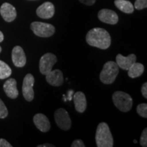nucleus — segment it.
<instances>
[{
	"instance_id": "f257e3e1",
	"label": "nucleus",
	"mask_w": 147,
	"mask_h": 147,
	"mask_svg": "<svg viewBox=\"0 0 147 147\" xmlns=\"http://www.w3.org/2000/svg\"><path fill=\"white\" fill-rule=\"evenodd\" d=\"M88 45L98 49L106 50L111 45V38L107 31L103 28H93L89 31L86 36Z\"/></svg>"
},
{
	"instance_id": "f03ea898",
	"label": "nucleus",
	"mask_w": 147,
	"mask_h": 147,
	"mask_svg": "<svg viewBox=\"0 0 147 147\" xmlns=\"http://www.w3.org/2000/svg\"><path fill=\"white\" fill-rule=\"evenodd\" d=\"M95 141L98 147H113V138L109 127L106 123H100L95 134Z\"/></svg>"
},
{
	"instance_id": "7ed1b4c3",
	"label": "nucleus",
	"mask_w": 147,
	"mask_h": 147,
	"mask_svg": "<svg viewBox=\"0 0 147 147\" xmlns=\"http://www.w3.org/2000/svg\"><path fill=\"white\" fill-rule=\"evenodd\" d=\"M119 72V67L116 62L108 61L104 64L100 74V79L102 83L110 84L113 83Z\"/></svg>"
},
{
	"instance_id": "20e7f679",
	"label": "nucleus",
	"mask_w": 147,
	"mask_h": 147,
	"mask_svg": "<svg viewBox=\"0 0 147 147\" xmlns=\"http://www.w3.org/2000/svg\"><path fill=\"white\" fill-rule=\"evenodd\" d=\"M113 100L116 107L123 113L129 111L133 106V100L131 97L123 91L115 92L113 95Z\"/></svg>"
},
{
	"instance_id": "39448f33",
	"label": "nucleus",
	"mask_w": 147,
	"mask_h": 147,
	"mask_svg": "<svg viewBox=\"0 0 147 147\" xmlns=\"http://www.w3.org/2000/svg\"><path fill=\"white\" fill-rule=\"evenodd\" d=\"M31 29L36 36L41 38H49L55 32V28L53 25L42 22H33L31 24Z\"/></svg>"
},
{
	"instance_id": "423d86ee",
	"label": "nucleus",
	"mask_w": 147,
	"mask_h": 147,
	"mask_svg": "<svg viewBox=\"0 0 147 147\" xmlns=\"http://www.w3.org/2000/svg\"><path fill=\"white\" fill-rule=\"evenodd\" d=\"M55 120L59 127L63 131H67L71 128V121L69 114L63 108H59L55 112Z\"/></svg>"
},
{
	"instance_id": "0eeeda50",
	"label": "nucleus",
	"mask_w": 147,
	"mask_h": 147,
	"mask_svg": "<svg viewBox=\"0 0 147 147\" xmlns=\"http://www.w3.org/2000/svg\"><path fill=\"white\" fill-rule=\"evenodd\" d=\"M57 61L56 55L51 53H46L40 58L39 68L42 74L47 75L49 71L52 70L53 65Z\"/></svg>"
},
{
	"instance_id": "6e6552de",
	"label": "nucleus",
	"mask_w": 147,
	"mask_h": 147,
	"mask_svg": "<svg viewBox=\"0 0 147 147\" xmlns=\"http://www.w3.org/2000/svg\"><path fill=\"white\" fill-rule=\"evenodd\" d=\"M34 82V77L31 74H27L23 79L22 91L24 98L28 102H31L34 98V91L33 89Z\"/></svg>"
},
{
	"instance_id": "1a4fd4ad",
	"label": "nucleus",
	"mask_w": 147,
	"mask_h": 147,
	"mask_svg": "<svg viewBox=\"0 0 147 147\" xmlns=\"http://www.w3.org/2000/svg\"><path fill=\"white\" fill-rule=\"evenodd\" d=\"M98 18L103 23L115 25L118 23L119 16L115 11L109 9H102L98 12Z\"/></svg>"
},
{
	"instance_id": "9d476101",
	"label": "nucleus",
	"mask_w": 147,
	"mask_h": 147,
	"mask_svg": "<svg viewBox=\"0 0 147 147\" xmlns=\"http://www.w3.org/2000/svg\"><path fill=\"white\" fill-rule=\"evenodd\" d=\"M55 9L54 5L51 2L47 1L40 5L36 10L37 15L44 19H49L54 16Z\"/></svg>"
},
{
	"instance_id": "9b49d317",
	"label": "nucleus",
	"mask_w": 147,
	"mask_h": 147,
	"mask_svg": "<svg viewBox=\"0 0 147 147\" xmlns=\"http://www.w3.org/2000/svg\"><path fill=\"white\" fill-rule=\"evenodd\" d=\"M12 59L16 67H23L26 64V56L23 49L19 46L14 47L12 51Z\"/></svg>"
},
{
	"instance_id": "f8f14e48",
	"label": "nucleus",
	"mask_w": 147,
	"mask_h": 147,
	"mask_svg": "<svg viewBox=\"0 0 147 147\" xmlns=\"http://www.w3.org/2000/svg\"><path fill=\"white\" fill-rule=\"evenodd\" d=\"M45 76L48 83L54 87H59L63 83V73L60 69L51 70Z\"/></svg>"
},
{
	"instance_id": "ddd939ff",
	"label": "nucleus",
	"mask_w": 147,
	"mask_h": 147,
	"mask_svg": "<svg viewBox=\"0 0 147 147\" xmlns=\"http://www.w3.org/2000/svg\"><path fill=\"white\" fill-rule=\"evenodd\" d=\"M0 14L6 22L13 21L16 17V10L12 5L9 3H3L0 8Z\"/></svg>"
},
{
	"instance_id": "4468645a",
	"label": "nucleus",
	"mask_w": 147,
	"mask_h": 147,
	"mask_svg": "<svg viewBox=\"0 0 147 147\" xmlns=\"http://www.w3.org/2000/svg\"><path fill=\"white\" fill-rule=\"evenodd\" d=\"M116 61L119 67L124 70H128L132 64L136 62V56L134 54H130L127 57H124L119 54L116 57Z\"/></svg>"
},
{
	"instance_id": "2eb2a0df",
	"label": "nucleus",
	"mask_w": 147,
	"mask_h": 147,
	"mask_svg": "<svg viewBox=\"0 0 147 147\" xmlns=\"http://www.w3.org/2000/svg\"><path fill=\"white\" fill-rule=\"evenodd\" d=\"M34 123L36 127L42 132H47L51 129V123L47 116L38 113L34 116Z\"/></svg>"
},
{
	"instance_id": "dca6fc26",
	"label": "nucleus",
	"mask_w": 147,
	"mask_h": 147,
	"mask_svg": "<svg viewBox=\"0 0 147 147\" xmlns=\"http://www.w3.org/2000/svg\"><path fill=\"white\" fill-rule=\"evenodd\" d=\"M3 90L8 97L11 99H16L18 95V91L16 87L15 79L10 78L7 80L3 84Z\"/></svg>"
},
{
	"instance_id": "f3484780",
	"label": "nucleus",
	"mask_w": 147,
	"mask_h": 147,
	"mask_svg": "<svg viewBox=\"0 0 147 147\" xmlns=\"http://www.w3.org/2000/svg\"><path fill=\"white\" fill-rule=\"evenodd\" d=\"M74 102L76 111L82 113L87 108V100L85 95L82 92L78 91L74 95Z\"/></svg>"
},
{
	"instance_id": "a211bd4d",
	"label": "nucleus",
	"mask_w": 147,
	"mask_h": 147,
	"mask_svg": "<svg viewBox=\"0 0 147 147\" xmlns=\"http://www.w3.org/2000/svg\"><path fill=\"white\" fill-rule=\"evenodd\" d=\"M115 4L119 10L126 14H131L134 11V5L127 0H115Z\"/></svg>"
},
{
	"instance_id": "6ab92c4d",
	"label": "nucleus",
	"mask_w": 147,
	"mask_h": 147,
	"mask_svg": "<svg viewBox=\"0 0 147 147\" xmlns=\"http://www.w3.org/2000/svg\"><path fill=\"white\" fill-rule=\"evenodd\" d=\"M128 76L131 78L140 76L144 73V66L142 63L135 62L128 69Z\"/></svg>"
},
{
	"instance_id": "aec40b11",
	"label": "nucleus",
	"mask_w": 147,
	"mask_h": 147,
	"mask_svg": "<svg viewBox=\"0 0 147 147\" xmlns=\"http://www.w3.org/2000/svg\"><path fill=\"white\" fill-rule=\"evenodd\" d=\"M12 74V69L8 65H7L3 61L0 60V79H5L8 78Z\"/></svg>"
},
{
	"instance_id": "412c9836",
	"label": "nucleus",
	"mask_w": 147,
	"mask_h": 147,
	"mask_svg": "<svg viewBox=\"0 0 147 147\" xmlns=\"http://www.w3.org/2000/svg\"><path fill=\"white\" fill-rule=\"evenodd\" d=\"M137 113L140 116L146 119L147 118V104L145 103L140 104L137 106Z\"/></svg>"
},
{
	"instance_id": "4be33fe9",
	"label": "nucleus",
	"mask_w": 147,
	"mask_h": 147,
	"mask_svg": "<svg viewBox=\"0 0 147 147\" xmlns=\"http://www.w3.org/2000/svg\"><path fill=\"white\" fill-rule=\"evenodd\" d=\"M8 115V109L3 101L0 99V119H5V117H7Z\"/></svg>"
},
{
	"instance_id": "5701e85b",
	"label": "nucleus",
	"mask_w": 147,
	"mask_h": 147,
	"mask_svg": "<svg viewBox=\"0 0 147 147\" xmlns=\"http://www.w3.org/2000/svg\"><path fill=\"white\" fill-rule=\"evenodd\" d=\"M134 7L137 10H142L147 7V0H136L134 3Z\"/></svg>"
},
{
	"instance_id": "b1692460",
	"label": "nucleus",
	"mask_w": 147,
	"mask_h": 147,
	"mask_svg": "<svg viewBox=\"0 0 147 147\" xmlns=\"http://www.w3.org/2000/svg\"><path fill=\"white\" fill-rule=\"evenodd\" d=\"M140 145L143 147H146L147 146V129L145 128L143 130L140 136Z\"/></svg>"
},
{
	"instance_id": "393cba45",
	"label": "nucleus",
	"mask_w": 147,
	"mask_h": 147,
	"mask_svg": "<svg viewBox=\"0 0 147 147\" xmlns=\"http://www.w3.org/2000/svg\"><path fill=\"white\" fill-rule=\"evenodd\" d=\"M71 147H84L85 145H84V142H82V140L80 139L75 140L74 141L72 142V144H71Z\"/></svg>"
},
{
	"instance_id": "a878e982",
	"label": "nucleus",
	"mask_w": 147,
	"mask_h": 147,
	"mask_svg": "<svg viewBox=\"0 0 147 147\" xmlns=\"http://www.w3.org/2000/svg\"><path fill=\"white\" fill-rule=\"evenodd\" d=\"M141 92H142V94L143 97H144L145 99L147 98V83L145 82L142 84V88H141Z\"/></svg>"
},
{
	"instance_id": "bb28decb",
	"label": "nucleus",
	"mask_w": 147,
	"mask_h": 147,
	"mask_svg": "<svg viewBox=\"0 0 147 147\" xmlns=\"http://www.w3.org/2000/svg\"><path fill=\"white\" fill-rule=\"evenodd\" d=\"M12 146L5 139H0V147H12Z\"/></svg>"
},
{
	"instance_id": "cd10ccee",
	"label": "nucleus",
	"mask_w": 147,
	"mask_h": 147,
	"mask_svg": "<svg viewBox=\"0 0 147 147\" xmlns=\"http://www.w3.org/2000/svg\"><path fill=\"white\" fill-rule=\"evenodd\" d=\"M82 3L87 5H92L95 3L96 0H79Z\"/></svg>"
},
{
	"instance_id": "c85d7f7f",
	"label": "nucleus",
	"mask_w": 147,
	"mask_h": 147,
	"mask_svg": "<svg viewBox=\"0 0 147 147\" xmlns=\"http://www.w3.org/2000/svg\"><path fill=\"white\" fill-rule=\"evenodd\" d=\"M54 147V145L51 144H41V145H38V147Z\"/></svg>"
},
{
	"instance_id": "c756f323",
	"label": "nucleus",
	"mask_w": 147,
	"mask_h": 147,
	"mask_svg": "<svg viewBox=\"0 0 147 147\" xmlns=\"http://www.w3.org/2000/svg\"><path fill=\"white\" fill-rule=\"evenodd\" d=\"M67 94H68V95H69V97H67V99H68L69 100H71V99H72V97H71V95H72V94H74V91H72V90H71V91H69L68 92H67Z\"/></svg>"
},
{
	"instance_id": "7c9ffc66",
	"label": "nucleus",
	"mask_w": 147,
	"mask_h": 147,
	"mask_svg": "<svg viewBox=\"0 0 147 147\" xmlns=\"http://www.w3.org/2000/svg\"><path fill=\"white\" fill-rule=\"evenodd\" d=\"M3 38H4V37H3V33L0 31V42H1L3 40Z\"/></svg>"
},
{
	"instance_id": "2f4dec72",
	"label": "nucleus",
	"mask_w": 147,
	"mask_h": 147,
	"mask_svg": "<svg viewBox=\"0 0 147 147\" xmlns=\"http://www.w3.org/2000/svg\"><path fill=\"white\" fill-rule=\"evenodd\" d=\"M134 143H137V140H134Z\"/></svg>"
},
{
	"instance_id": "473e14b6",
	"label": "nucleus",
	"mask_w": 147,
	"mask_h": 147,
	"mask_svg": "<svg viewBox=\"0 0 147 147\" xmlns=\"http://www.w3.org/2000/svg\"><path fill=\"white\" fill-rule=\"evenodd\" d=\"M1 47H0V53H1Z\"/></svg>"
}]
</instances>
